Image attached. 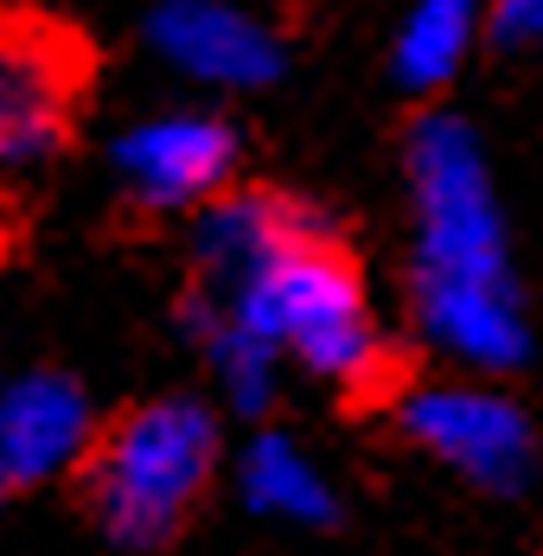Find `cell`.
Returning a JSON list of instances; mask_svg holds the SVG:
<instances>
[{"label": "cell", "instance_id": "10", "mask_svg": "<svg viewBox=\"0 0 543 556\" xmlns=\"http://www.w3.org/2000/svg\"><path fill=\"white\" fill-rule=\"evenodd\" d=\"M237 500L269 525H301V531L339 518V493L326 467L281 429H256L237 447Z\"/></svg>", "mask_w": 543, "mask_h": 556}, {"label": "cell", "instance_id": "11", "mask_svg": "<svg viewBox=\"0 0 543 556\" xmlns=\"http://www.w3.org/2000/svg\"><path fill=\"white\" fill-rule=\"evenodd\" d=\"M480 33H487V0H409L390 39V77L416 97L441 90L467 64Z\"/></svg>", "mask_w": 543, "mask_h": 556}, {"label": "cell", "instance_id": "3", "mask_svg": "<svg viewBox=\"0 0 543 556\" xmlns=\"http://www.w3.org/2000/svg\"><path fill=\"white\" fill-rule=\"evenodd\" d=\"M217 473V416L199 396H154L109 422L84 454V500L122 551H161L179 538Z\"/></svg>", "mask_w": 543, "mask_h": 556}, {"label": "cell", "instance_id": "5", "mask_svg": "<svg viewBox=\"0 0 543 556\" xmlns=\"http://www.w3.org/2000/svg\"><path fill=\"white\" fill-rule=\"evenodd\" d=\"M77 97H84L77 39L39 13H7L0 20V173L52 161L58 141L71 135Z\"/></svg>", "mask_w": 543, "mask_h": 556}, {"label": "cell", "instance_id": "8", "mask_svg": "<svg viewBox=\"0 0 543 556\" xmlns=\"http://www.w3.org/2000/svg\"><path fill=\"white\" fill-rule=\"evenodd\" d=\"M97 442L90 396L71 371H20L0 384V480L13 486H46L58 473L84 467Z\"/></svg>", "mask_w": 543, "mask_h": 556}, {"label": "cell", "instance_id": "14", "mask_svg": "<svg viewBox=\"0 0 543 556\" xmlns=\"http://www.w3.org/2000/svg\"><path fill=\"white\" fill-rule=\"evenodd\" d=\"M0 500H7V480H0Z\"/></svg>", "mask_w": 543, "mask_h": 556}, {"label": "cell", "instance_id": "1", "mask_svg": "<svg viewBox=\"0 0 543 556\" xmlns=\"http://www.w3.org/2000/svg\"><path fill=\"white\" fill-rule=\"evenodd\" d=\"M409 301L416 327L467 378L525 365L531 320L505 250V212L492 186L487 148L460 115H422L409 128Z\"/></svg>", "mask_w": 543, "mask_h": 556}, {"label": "cell", "instance_id": "12", "mask_svg": "<svg viewBox=\"0 0 543 556\" xmlns=\"http://www.w3.org/2000/svg\"><path fill=\"white\" fill-rule=\"evenodd\" d=\"M186 333L205 345V365H212V378H217V396H224L237 416H263V409H269L275 384H281V358H275L263 339H250L243 327L205 314L199 301L186 307Z\"/></svg>", "mask_w": 543, "mask_h": 556}, {"label": "cell", "instance_id": "6", "mask_svg": "<svg viewBox=\"0 0 543 556\" xmlns=\"http://www.w3.org/2000/svg\"><path fill=\"white\" fill-rule=\"evenodd\" d=\"M115 173L128 186L135 205L154 212H199L230 186L237 167V128L224 115L205 110H161L135 128H122L115 141Z\"/></svg>", "mask_w": 543, "mask_h": 556}, {"label": "cell", "instance_id": "2", "mask_svg": "<svg viewBox=\"0 0 543 556\" xmlns=\"http://www.w3.org/2000/svg\"><path fill=\"white\" fill-rule=\"evenodd\" d=\"M199 307L243 327L250 339H263L281 365H301L320 384L365 390L383 371V333L371 314V294L352 269V256L320 224L288 237L275 256H263L237 281L199 288Z\"/></svg>", "mask_w": 543, "mask_h": 556}, {"label": "cell", "instance_id": "7", "mask_svg": "<svg viewBox=\"0 0 543 556\" xmlns=\"http://www.w3.org/2000/svg\"><path fill=\"white\" fill-rule=\"evenodd\" d=\"M148 46L166 71L205 90H269L281 77V39L237 0H161L148 13Z\"/></svg>", "mask_w": 543, "mask_h": 556}, {"label": "cell", "instance_id": "9", "mask_svg": "<svg viewBox=\"0 0 543 556\" xmlns=\"http://www.w3.org/2000/svg\"><path fill=\"white\" fill-rule=\"evenodd\" d=\"M307 224H320L307 205L281 199V192H217L212 205L192 212V256L205 269V288L237 281L243 269H256L263 256H275L288 237H301Z\"/></svg>", "mask_w": 543, "mask_h": 556}, {"label": "cell", "instance_id": "13", "mask_svg": "<svg viewBox=\"0 0 543 556\" xmlns=\"http://www.w3.org/2000/svg\"><path fill=\"white\" fill-rule=\"evenodd\" d=\"M487 33L505 46H543V0H487Z\"/></svg>", "mask_w": 543, "mask_h": 556}, {"label": "cell", "instance_id": "4", "mask_svg": "<svg viewBox=\"0 0 543 556\" xmlns=\"http://www.w3.org/2000/svg\"><path fill=\"white\" fill-rule=\"evenodd\" d=\"M409 447H422L434 467H447L473 493H518L538 473V429L531 416L487 378H447L403 396L396 409Z\"/></svg>", "mask_w": 543, "mask_h": 556}]
</instances>
